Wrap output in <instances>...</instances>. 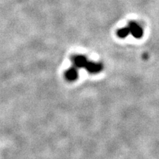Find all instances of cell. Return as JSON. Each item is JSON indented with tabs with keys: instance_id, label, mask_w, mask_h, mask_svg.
Segmentation results:
<instances>
[{
	"instance_id": "1",
	"label": "cell",
	"mask_w": 159,
	"mask_h": 159,
	"mask_svg": "<svg viewBox=\"0 0 159 159\" xmlns=\"http://www.w3.org/2000/svg\"><path fill=\"white\" fill-rule=\"evenodd\" d=\"M86 70L91 74H97L103 70V65L100 63L88 62L85 66Z\"/></svg>"
},
{
	"instance_id": "2",
	"label": "cell",
	"mask_w": 159,
	"mask_h": 159,
	"mask_svg": "<svg viewBox=\"0 0 159 159\" xmlns=\"http://www.w3.org/2000/svg\"><path fill=\"white\" fill-rule=\"evenodd\" d=\"M129 28L130 30V33H131L134 37L137 39L142 37L143 34V30L142 27L140 25H139L137 23H131Z\"/></svg>"
},
{
	"instance_id": "3",
	"label": "cell",
	"mask_w": 159,
	"mask_h": 159,
	"mask_svg": "<svg viewBox=\"0 0 159 159\" xmlns=\"http://www.w3.org/2000/svg\"><path fill=\"white\" fill-rule=\"evenodd\" d=\"M72 62L75 68H85L86 64L88 63L87 58L82 55H78L75 56L72 58Z\"/></svg>"
},
{
	"instance_id": "4",
	"label": "cell",
	"mask_w": 159,
	"mask_h": 159,
	"mask_svg": "<svg viewBox=\"0 0 159 159\" xmlns=\"http://www.w3.org/2000/svg\"><path fill=\"white\" fill-rule=\"evenodd\" d=\"M78 71L76 70V68L75 67L68 69L65 72V77L67 80L70 82L75 81L78 78Z\"/></svg>"
},
{
	"instance_id": "5",
	"label": "cell",
	"mask_w": 159,
	"mask_h": 159,
	"mask_svg": "<svg viewBox=\"0 0 159 159\" xmlns=\"http://www.w3.org/2000/svg\"><path fill=\"white\" fill-rule=\"evenodd\" d=\"M129 33H130V30H129V28L122 29L121 30H120V31L118 32V35L120 37L124 38V37H127L129 34Z\"/></svg>"
}]
</instances>
